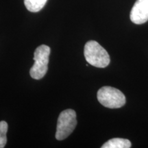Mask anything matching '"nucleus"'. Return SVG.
I'll list each match as a JSON object with an SVG mask.
<instances>
[{
	"label": "nucleus",
	"mask_w": 148,
	"mask_h": 148,
	"mask_svg": "<svg viewBox=\"0 0 148 148\" xmlns=\"http://www.w3.org/2000/svg\"><path fill=\"white\" fill-rule=\"evenodd\" d=\"M77 125L76 113L72 109H66L60 114L56 132V138L62 140L73 132Z\"/></svg>",
	"instance_id": "4"
},
{
	"label": "nucleus",
	"mask_w": 148,
	"mask_h": 148,
	"mask_svg": "<svg viewBox=\"0 0 148 148\" xmlns=\"http://www.w3.org/2000/svg\"><path fill=\"white\" fill-rule=\"evenodd\" d=\"M50 48L47 45H40L36 49L34 54V63L31 67L29 74L33 79H40L45 76L48 70Z\"/></svg>",
	"instance_id": "2"
},
{
	"label": "nucleus",
	"mask_w": 148,
	"mask_h": 148,
	"mask_svg": "<svg viewBox=\"0 0 148 148\" xmlns=\"http://www.w3.org/2000/svg\"><path fill=\"white\" fill-rule=\"evenodd\" d=\"M131 143L128 139L114 138L110 139L101 146L102 148H130Z\"/></svg>",
	"instance_id": "6"
},
{
	"label": "nucleus",
	"mask_w": 148,
	"mask_h": 148,
	"mask_svg": "<svg viewBox=\"0 0 148 148\" xmlns=\"http://www.w3.org/2000/svg\"><path fill=\"white\" fill-rule=\"evenodd\" d=\"M84 57L88 63L98 68H105L110 63V56L106 49L97 41L90 40L84 46Z\"/></svg>",
	"instance_id": "1"
},
{
	"label": "nucleus",
	"mask_w": 148,
	"mask_h": 148,
	"mask_svg": "<svg viewBox=\"0 0 148 148\" xmlns=\"http://www.w3.org/2000/svg\"><path fill=\"white\" fill-rule=\"evenodd\" d=\"M47 0H24L26 8L32 12H37L45 6Z\"/></svg>",
	"instance_id": "7"
},
{
	"label": "nucleus",
	"mask_w": 148,
	"mask_h": 148,
	"mask_svg": "<svg viewBox=\"0 0 148 148\" xmlns=\"http://www.w3.org/2000/svg\"><path fill=\"white\" fill-rule=\"evenodd\" d=\"M97 99L101 105L109 108H119L125 103L123 92L111 86H103L98 90Z\"/></svg>",
	"instance_id": "3"
},
{
	"label": "nucleus",
	"mask_w": 148,
	"mask_h": 148,
	"mask_svg": "<svg viewBox=\"0 0 148 148\" xmlns=\"http://www.w3.org/2000/svg\"><path fill=\"white\" fill-rule=\"evenodd\" d=\"M132 22L140 25L148 21V0H136L130 12Z\"/></svg>",
	"instance_id": "5"
},
{
	"label": "nucleus",
	"mask_w": 148,
	"mask_h": 148,
	"mask_svg": "<svg viewBox=\"0 0 148 148\" xmlns=\"http://www.w3.org/2000/svg\"><path fill=\"white\" fill-rule=\"evenodd\" d=\"M8 127V123L4 121H0V148H3L6 144Z\"/></svg>",
	"instance_id": "8"
}]
</instances>
